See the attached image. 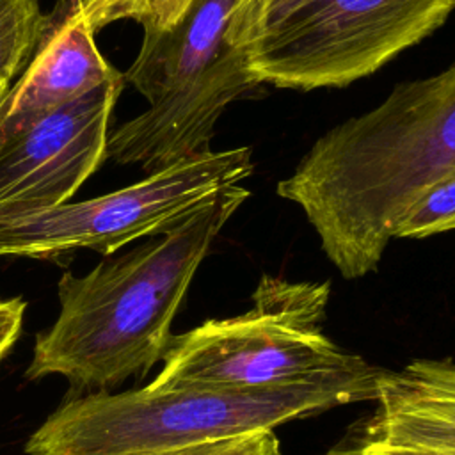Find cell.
Masks as SVG:
<instances>
[{
  "mask_svg": "<svg viewBox=\"0 0 455 455\" xmlns=\"http://www.w3.org/2000/svg\"><path fill=\"white\" fill-rule=\"evenodd\" d=\"M453 171L455 60L320 135L277 196L300 206L331 263L357 279L379 267L400 212Z\"/></svg>",
  "mask_w": 455,
  "mask_h": 455,
  "instance_id": "1",
  "label": "cell"
},
{
  "mask_svg": "<svg viewBox=\"0 0 455 455\" xmlns=\"http://www.w3.org/2000/svg\"><path fill=\"white\" fill-rule=\"evenodd\" d=\"M249 196L226 187L160 236L85 275L66 272L57 320L36 336L27 377L62 375L78 389L107 391L146 375L171 345L172 320L212 242Z\"/></svg>",
  "mask_w": 455,
  "mask_h": 455,
  "instance_id": "2",
  "label": "cell"
},
{
  "mask_svg": "<svg viewBox=\"0 0 455 455\" xmlns=\"http://www.w3.org/2000/svg\"><path fill=\"white\" fill-rule=\"evenodd\" d=\"M384 370L270 386H153L66 400L28 437V455H158L210 439L268 430L345 403L375 400Z\"/></svg>",
  "mask_w": 455,
  "mask_h": 455,
  "instance_id": "3",
  "label": "cell"
},
{
  "mask_svg": "<svg viewBox=\"0 0 455 455\" xmlns=\"http://www.w3.org/2000/svg\"><path fill=\"white\" fill-rule=\"evenodd\" d=\"M455 0H243L247 59L265 85L313 91L364 78L437 30Z\"/></svg>",
  "mask_w": 455,
  "mask_h": 455,
  "instance_id": "4",
  "label": "cell"
},
{
  "mask_svg": "<svg viewBox=\"0 0 455 455\" xmlns=\"http://www.w3.org/2000/svg\"><path fill=\"white\" fill-rule=\"evenodd\" d=\"M329 283L263 275L242 315L172 336L153 386L270 387L352 371L368 363L322 331Z\"/></svg>",
  "mask_w": 455,
  "mask_h": 455,
  "instance_id": "5",
  "label": "cell"
},
{
  "mask_svg": "<svg viewBox=\"0 0 455 455\" xmlns=\"http://www.w3.org/2000/svg\"><path fill=\"white\" fill-rule=\"evenodd\" d=\"M252 169L251 148L208 149L119 190L4 220L0 258L59 259L84 249L110 256L137 238L169 231Z\"/></svg>",
  "mask_w": 455,
  "mask_h": 455,
  "instance_id": "6",
  "label": "cell"
},
{
  "mask_svg": "<svg viewBox=\"0 0 455 455\" xmlns=\"http://www.w3.org/2000/svg\"><path fill=\"white\" fill-rule=\"evenodd\" d=\"M124 85L107 82L0 146V222L69 203L107 160Z\"/></svg>",
  "mask_w": 455,
  "mask_h": 455,
  "instance_id": "7",
  "label": "cell"
},
{
  "mask_svg": "<svg viewBox=\"0 0 455 455\" xmlns=\"http://www.w3.org/2000/svg\"><path fill=\"white\" fill-rule=\"evenodd\" d=\"M261 91L263 84L249 68L245 28L236 11L235 34L222 53L196 80L110 132L107 158L151 174L208 151L213 126L226 107Z\"/></svg>",
  "mask_w": 455,
  "mask_h": 455,
  "instance_id": "8",
  "label": "cell"
},
{
  "mask_svg": "<svg viewBox=\"0 0 455 455\" xmlns=\"http://www.w3.org/2000/svg\"><path fill=\"white\" fill-rule=\"evenodd\" d=\"M107 62L73 2L57 21L48 16L44 34L12 89L0 101V146L46 116L121 78Z\"/></svg>",
  "mask_w": 455,
  "mask_h": 455,
  "instance_id": "9",
  "label": "cell"
},
{
  "mask_svg": "<svg viewBox=\"0 0 455 455\" xmlns=\"http://www.w3.org/2000/svg\"><path fill=\"white\" fill-rule=\"evenodd\" d=\"M242 0H192L185 14L164 32H144L140 50L124 80L149 105L196 80L222 53L235 34Z\"/></svg>",
  "mask_w": 455,
  "mask_h": 455,
  "instance_id": "10",
  "label": "cell"
},
{
  "mask_svg": "<svg viewBox=\"0 0 455 455\" xmlns=\"http://www.w3.org/2000/svg\"><path fill=\"white\" fill-rule=\"evenodd\" d=\"M364 439L398 446L455 443V361L414 359L379 380Z\"/></svg>",
  "mask_w": 455,
  "mask_h": 455,
  "instance_id": "11",
  "label": "cell"
},
{
  "mask_svg": "<svg viewBox=\"0 0 455 455\" xmlns=\"http://www.w3.org/2000/svg\"><path fill=\"white\" fill-rule=\"evenodd\" d=\"M46 25L39 0H0V87L28 64Z\"/></svg>",
  "mask_w": 455,
  "mask_h": 455,
  "instance_id": "12",
  "label": "cell"
},
{
  "mask_svg": "<svg viewBox=\"0 0 455 455\" xmlns=\"http://www.w3.org/2000/svg\"><path fill=\"white\" fill-rule=\"evenodd\" d=\"M190 4L192 0H76V11L94 34L119 20H133L144 32H164L178 23Z\"/></svg>",
  "mask_w": 455,
  "mask_h": 455,
  "instance_id": "13",
  "label": "cell"
},
{
  "mask_svg": "<svg viewBox=\"0 0 455 455\" xmlns=\"http://www.w3.org/2000/svg\"><path fill=\"white\" fill-rule=\"evenodd\" d=\"M455 229V171L427 185L396 217L393 238H427Z\"/></svg>",
  "mask_w": 455,
  "mask_h": 455,
  "instance_id": "14",
  "label": "cell"
},
{
  "mask_svg": "<svg viewBox=\"0 0 455 455\" xmlns=\"http://www.w3.org/2000/svg\"><path fill=\"white\" fill-rule=\"evenodd\" d=\"M158 455H281V443L268 428L194 443Z\"/></svg>",
  "mask_w": 455,
  "mask_h": 455,
  "instance_id": "15",
  "label": "cell"
},
{
  "mask_svg": "<svg viewBox=\"0 0 455 455\" xmlns=\"http://www.w3.org/2000/svg\"><path fill=\"white\" fill-rule=\"evenodd\" d=\"M27 302L21 297L0 299V361L20 336Z\"/></svg>",
  "mask_w": 455,
  "mask_h": 455,
  "instance_id": "16",
  "label": "cell"
},
{
  "mask_svg": "<svg viewBox=\"0 0 455 455\" xmlns=\"http://www.w3.org/2000/svg\"><path fill=\"white\" fill-rule=\"evenodd\" d=\"M361 444L368 450L384 455H455V443H428V444H377L361 437Z\"/></svg>",
  "mask_w": 455,
  "mask_h": 455,
  "instance_id": "17",
  "label": "cell"
},
{
  "mask_svg": "<svg viewBox=\"0 0 455 455\" xmlns=\"http://www.w3.org/2000/svg\"><path fill=\"white\" fill-rule=\"evenodd\" d=\"M325 455H384V453L368 450L361 444V441H357L355 444H350V446H348V443H341L338 448H332Z\"/></svg>",
  "mask_w": 455,
  "mask_h": 455,
  "instance_id": "18",
  "label": "cell"
},
{
  "mask_svg": "<svg viewBox=\"0 0 455 455\" xmlns=\"http://www.w3.org/2000/svg\"><path fill=\"white\" fill-rule=\"evenodd\" d=\"M5 92H7V87H0V101L4 100V96H5Z\"/></svg>",
  "mask_w": 455,
  "mask_h": 455,
  "instance_id": "19",
  "label": "cell"
}]
</instances>
